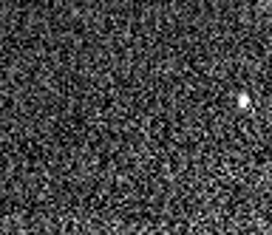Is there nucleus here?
<instances>
[{
    "mask_svg": "<svg viewBox=\"0 0 272 235\" xmlns=\"http://www.w3.org/2000/svg\"><path fill=\"white\" fill-rule=\"evenodd\" d=\"M238 105H241V108H247V105H249V96H244V94H241V96H238Z\"/></svg>",
    "mask_w": 272,
    "mask_h": 235,
    "instance_id": "f257e3e1",
    "label": "nucleus"
}]
</instances>
